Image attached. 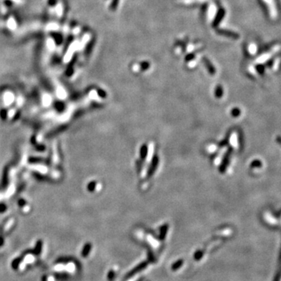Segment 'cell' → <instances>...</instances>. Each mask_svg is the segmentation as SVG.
<instances>
[{
  "label": "cell",
  "instance_id": "obj_1",
  "mask_svg": "<svg viewBox=\"0 0 281 281\" xmlns=\"http://www.w3.org/2000/svg\"><path fill=\"white\" fill-rule=\"evenodd\" d=\"M148 262H142V263H140V264L137 265V266L134 267V268L131 271H130V272L128 273L127 276V278L131 277V276H133L134 275V274L137 273H139V272H140L141 270L144 269L146 268L147 266H148Z\"/></svg>",
  "mask_w": 281,
  "mask_h": 281
},
{
  "label": "cell",
  "instance_id": "obj_2",
  "mask_svg": "<svg viewBox=\"0 0 281 281\" xmlns=\"http://www.w3.org/2000/svg\"><path fill=\"white\" fill-rule=\"evenodd\" d=\"M183 259H179L177 260L176 263H174V264L172 265V266H171V269H172L173 271H176V270L179 269L180 267L183 266Z\"/></svg>",
  "mask_w": 281,
  "mask_h": 281
},
{
  "label": "cell",
  "instance_id": "obj_3",
  "mask_svg": "<svg viewBox=\"0 0 281 281\" xmlns=\"http://www.w3.org/2000/svg\"><path fill=\"white\" fill-rule=\"evenodd\" d=\"M91 244H89V243L86 244V245L84 247V249H83V251H82V256H83V257H87L88 255H89V253H90V252H91Z\"/></svg>",
  "mask_w": 281,
  "mask_h": 281
},
{
  "label": "cell",
  "instance_id": "obj_4",
  "mask_svg": "<svg viewBox=\"0 0 281 281\" xmlns=\"http://www.w3.org/2000/svg\"><path fill=\"white\" fill-rule=\"evenodd\" d=\"M204 252L202 250H198L197 252H195L194 255V259H195L196 261L200 260V259H202V256H203Z\"/></svg>",
  "mask_w": 281,
  "mask_h": 281
},
{
  "label": "cell",
  "instance_id": "obj_5",
  "mask_svg": "<svg viewBox=\"0 0 281 281\" xmlns=\"http://www.w3.org/2000/svg\"><path fill=\"white\" fill-rule=\"evenodd\" d=\"M167 226H163L161 230V233H160V239L161 240H163L165 238V236H166V233H167Z\"/></svg>",
  "mask_w": 281,
  "mask_h": 281
},
{
  "label": "cell",
  "instance_id": "obj_6",
  "mask_svg": "<svg viewBox=\"0 0 281 281\" xmlns=\"http://www.w3.org/2000/svg\"><path fill=\"white\" fill-rule=\"evenodd\" d=\"M115 277H116V274H115L114 271H113V270L109 271V273H108V279H109V281H113Z\"/></svg>",
  "mask_w": 281,
  "mask_h": 281
},
{
  "label": "cell",
  "instance_id": "obj_7",
  "mask_svg": "<svg viewBox=\"0 0 281 281\" xmlns=\"http://www.w3.org/2000/svg\"><path fill=\"white\" fill-rule=\"evenodd\" d=\"M148 259L151 263H154V262H155V257H154L153 254L151 252H149V251L148 252Z\"/></svg>",
  "mask_w": 281,
  "mask_h": 281
}]
</instances>
